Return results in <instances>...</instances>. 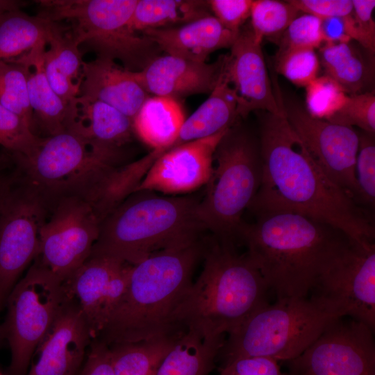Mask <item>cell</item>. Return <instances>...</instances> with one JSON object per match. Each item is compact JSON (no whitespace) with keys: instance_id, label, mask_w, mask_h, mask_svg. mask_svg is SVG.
Returning a JSON list of instances; mask_svg holds the SVG:
<instances>
[{"instance_id":"1","label":"cell","mask_w":375,"mask_h":375,"mask_svg":"<svg viewBox=\"0 0 375 375\" xmlns=\"http://www.w3.org/2000/svg\"><path fill=\"white\" fill-rule=\"evenodd\" d=\"M258 142L262 179L248 209L297 212L338 229L356 242L374 243L375 228L367 210L326 176L285 115L265 113Z\"/></svg>"},{"instance_id":"2","label":"cell","mask_w":375,"mask_h":375,"mask_svg":"<svg viewBox=\"0 0 375 375\" xmlns=\"http://www.w3.org/2000/svg\"><path fill=\"white\" fill-rule=\"evenodd\" d=\"M237 234L276 299L308 297L326 265L350 240L338 229L286 210L253 212Z\"/></svg>"},{"instance_id":"3","label":"cell","mask_w":375,"mask_h":375,"mask_svg":"<svg viewBox=\"0 0 375 375\" xmlns=\"http://www.w3.org/2000/svg\"><path fill=\"white\" fill-rule=\"evenodd\" d=\"M204 244L161 250L131 265L126 290L97 338L108 346L175 334L173 316L192 284Z\"/></svg>"},{"instance_id":"4","label":"cell","mask_w":375,"mask_h":375,"mask_svg":"<svg viewBox=\"0 0 375 375\" xmlns=\"http://www.w3.org/2000/svg\"><path fill=\"white\" fill-rule=\"evenodd\" d=\"M199 276L174 313L178 331L203 339L223 338L252 313L269 304L270 292L260 272L234 242L213 238L204 244Z\"/></svg>"},{"instance_id":"5","label":"cell","mask_w":375,"mask_h":375,"mask_svg":"<svg viewBox=\"0 0 375 375\" xmlns=\"http://www.w3.org/2000/svg\"><path fill=\"white\" fill-rule=\"evenodd\" d=\"M192 196L134 192L102 219L90 256H107L135 265L152 253L194 242L206 231Z\"/></svg>"},{"instance_id":"6","label":"cell","mask_w":375,"mask_h":375,"mask_svg":"<svg viewBox=\"0 0 375 375\" xmlns=\"http://www.w3.org/2000/svg\"><path fill=\"white\" fill-rule=\"evenodd\" d=\"M12 155L25 174L26 185L47 201L79 197L90 202L97 212L119 167V151L69 130L44 138L28 156Z\"/></svg>"},{"instance_id":"7","label":"cell","mask_w":375,"mask_h":375,"mask_svg":"<svg viewBox=\"0 0 375 375\" xmlns=\"http://www.w3.org/2000/svg\"><path fill=\"white\" fill-rule=\"evenodd\" d=\"M38 15L51 22L70 23L76 45H87L97 58L119 60L131 72L143 69L161 52L149 38L131 26L138 0L38 1Z\"/></svg>"},{"instance_id":"8","label":"cell","mask_w":375,"mask_h":375,"mask_svg":"<svg viewBox=\"0 0 375 375\" xmlns=\"http://www.w3.org/2000/svg\"><path fill=\"white\" fill-rule=\"evenodd\" d=\"M338 318L309 297L276 299L228 334L217 356L221 365L250 356L288 362L303 353Z\"/></svg>"},{"instance_id":"9","label":"cell","mask_w":375,"mask_h":375,"mask_svg":"<svg viewBox=\"0 0 375 375\" xmlns=\"http://www.w3.org/2000/svg\"><path fill=\"white\" fill-rule=\"evenodd\" d=\"M213 170L197 214L206 231L235 242L242 216L255 198L262 179L259 142L234 125L219 141Z\"/></svg>"},{"instance_id":"10","label":"cell","mask_w":375,"mask_h":375,"mask_svg":"<svg viewBox=\"0 0 375 375\" xmlns=\"http://www.w3.org/2000/svg\"><path fill=\"white\" fill-rule=\"evenodd\" d=\"M65 301L63 282L36 260L6 301L1 333L10 348V375L25 374Z\"/></svg>"},{"instance_id":"11","label":"cell","mask_w":375,"mask_h":375,"mask_svg":"<svg viewBox=\"0 0 375 375\" xmlns=\"http://www.w3.org/2000/svg\"><path fill=\"white\" fill-rule=\"evenodd\" d=\"M308 297L326 312L375 328V244L351 240L326 265Z\"/></svg>"},{"instance_id":"12","label":"cell","mask_w":375,"mask_h":375,"mask_svg":"<svg viewBox=\"0 0 375 375\" xmlns=\"http://www.w3.org/2000/svg\"><path fill=\"white\" fill-rule=\"evenodd\" d=\"M101 219L88 201L76 197L57 201L40 233L35 258L62 282L90 256Z\"/></svg>"},{"instance_id":"13","label":"cell","mask_w":375,"mask_h":375,"mask_svg":"<svg viewBox=\"0 0 375 375\" xmlns=\"http://www.w3.org/2000/svg\"><path fill=\"white\" fill-rule=\"evenodd\" d=\"M47 206L46 199L27 185L6 197L0 210V308L38 254Z\"/></svg>"},{"instance_id":"14","label":"cell","mask_w":375,"mask_h":375,"mask_svg":"<svg viewBox=\"0 0 375 375\" xmlns=\"http://www.w3.org/2000/svg\"><path fill=\"white\" fill-rule=\"evenodd\" d=\"M342 318L299 357L288 361L290 375H375L374 331L351 318Z\"/></svg>"},{"instance_id":"15","label":"cell","mask_w":375,"mask_h":375,"mask_svg":"<svg viewBox=\"0 0 375 375\" xmlns=\"http://www.w3.org/2000/svg\"><path fill=\"white\" fill-rule=\"evenodd\" d=\"M283 109L287 121L314 161L358 203L355 167L358 133L353 127L313 117L296 102L283 103Z\"/></svg>"},{"instance_id":"16","label":"cell","mask_w":375,"mask_h":375,"mask_svg":"<svg viewBox=\"0 0 375 375\" xmlns=\"http://www.w3.org/2000/svg\"><path fill=\"white\" fill-rule=\"evenodd\" d=\"M131 265L107 256H90L63 282L66 299L77 306L92 339L99 337L122 298Z\"/></svg>"},{"instance_id":"17","label":"cell","mask_w":375,"mask_h":375,"mask_svg":"<svg viewBox=\"0 0 375 375\" xmlns=\"http://www.w3.org/2000/svg\"><path fill=\"white\" fill-rule=\"evenodd\" d=\"M228 130L164 152L151 165L133 192L151 191L180 196L206 185L212 176L215 149Z\"/></svg>"},{"instance_id":"18","label":"cell","mask_w":375,"mask_h":375,"mask_svg":"<svg viewBox=\"0 0 375 375\" xmlns=\"http://www.w3.org/2000/svg\"><path fill=\"white\" fill-rule=\"evenodd\" d=\"M225 70L235 94L239 117H246L256 110L284 115L283 99L272 89L261 44L250 25L241 28L231 47Z\"/></svg>"},{"instance_id":"19","label":"cell","mask_w":375,"mask_h":375,"mask_svg":"<svg viewBox=\"0 0 375 375\" xmlns=\"http://www.w3.org/2000/svg\"><path fill=\"white\" fill-rule=\"evenodd\" d=\"M226 54L211 63L159 56L143 69L131 72L132 77L149 94L176 99L196 94L210 93L224 67Z\"/></svg>"},{"instance_id":"20","label":"cell","mask_w":375,"mask_h":375,"mask_svg":"<svg viewBox=\"0 0 375 375\" xmlns=\"http://www.w3.org/2000/svg\"><path fill=\"white\" fill-rule=\"evenodd\" d=\"M92 338L76 306L66 299L49 333L38 346L27 375H76Z\"/></svg>"},{"instance_id":"21","label":"cell","mask_w":375,"mask_h":375,"mask_svg":"<svg viewBox=\"0 0 375 375\" xmlns=\"http://www.w3.org/2000/svg\"><path fill=\"white\" fill-rule=\"evenodd\" d=\"M78 97L105 103L133 121L149 96L130 71L112 60L97 58L90 62L83 61Z\"/></svg>"},{"instance_id":"22","label":"cell","mask_w":375,"mask_h":375,"mask_svg":"<svg viewBox=\"0 0 375 375\" xmlns=\"http://www.w3.org/2000/svg\"><path fill=\"white\" fill-rule=\"evenodd\" d=\"M141 33L167 55L196 62H206L214 51L231 48L238 35L211 15L180 26L147 29Z\"/></svg>"},{"instance_id":"23","label":"cell","mask_w":375,"mask_h":375,"mask_svg":"<svg viewBox=\"0 0 375 375\" xmlns=\"http://www.w3.org/2000/svg\"><path fill=\"white\" fill-rule=\"evenodd\" d=\"M46 45L47 42H41L24 55L6 61L14 62L23 69L33 121L37 122L49 137L68 130L69 114L47 79L43 65Z\"/></svg>"},{"instance_id":"24","label":"cell","mask_w":375,"mask_h":375,"mask_svg":"<svg viewBox=\"0 0 375 375\" xmlns=\"http://www.w3.org/2000/svg\"><path fill=\"white\" fill-rule=\"evenodd\" d=\"M83 63L79 47L69 30L52 22L43 53L44 69L49 85L67 106L69 115L79 94Z\"/></svg>"},{"instance_id":"25","label":"cell","mask_w":375,"mask_h":375,"mask_svg":"<svg viewBox=\"0 0 375 375\" xmlns=\"http://www.w3.org/2000/svg\"><path fill=\"white\" fill-rule=\"evenodd\" d=\"M69 119V131L116 151L131 140L134 133L133 120L119 110L81 97L76 98Z\"/></svg>"},{"instance_id":"26","label":"cell","mask_w":375,"mask_h":375,"mask_svg":"<svg viewBox=\"0 0 375 375\" xmlns=\"http://www.w3.org/2000/svg\"><path fill=\"white\" fill-rule=\"evenodd\" d=\"M238 117L235 94L224 65L218 82L209 97L185 119L172 148L228 130L235 125Z\"/></svg>"},{"instance_id":"27","label":"cell","mask_w":375,"mask_h":375,"mask_svg":"<svg viewBox=\"0 0 375 375\" xmlns=\"http://www.w3.org/2000/svg\"><path fill=\"white\" fill-rule=\"evenodd\" d=\"M317 55L325 75L337 82L348 95L368 92L374 81L373 53L351 40L324 43Z\"/></svg>"},{"instance_id":"28","label":"cell","mask_w":375,"mask_h":375,"mask_svg":"<svg viewBox=\"0 0 375 375\" xmlns=\"http://www.w3.org/2000/svg\"><path fill=\"white\" fill-rule=\"evenodd\" d=\"M185 120L176 99L167 97H149L133 121V131L159 157L170 149Z\"/></svg>"},{"instance_id":"29","label":"cell","mask_w":375,"mask_h":375,"mask_svg":"<svg viewBox=\"0 0 375 375\" xmlns=\"http://www.w3.org/2000/svg\"><path fill=\"white\" fill-rule=\"evenodd\" d=\"M223 338L203 339L185 330L158 366L154 375H208L224 344Z\"/></svg>"},{"instance_id":"30","label":"cell","mask_w":375,"mask_h":375,"mask_svg":"<svg viewBox=\"0 0 375 375\" xmlns=\"http://www.w3.org/2000/svg\"><path fill=\"white\" fill-rule=\"evenodd\" d=\"M208 1L138 0L131 26L141 33L147 29L174 27L210 15Z\"/></svg>"},{"instance_id":"31","label":"cell","mask_w":375,"mask_h":375,"mask_svg":"<svg viewBox=\"0 0 375 375\" xmlns=\"http://www.w3.org/2000/svg\"><path fill=\"white\" fill-rule=\"evenodd\" d=\"M52 22L20 9L0 15V61L19 58L47 42Z\"/></svg>"},{"instance_id":"32","label":"cell","mask_w":375,"mask_h":375,"mask_svg":"<svg viewBox=\"0 0 375 375\" xmlns=\"http://www.w3.org/2000/svg\"><path fill=\"white\" fill-rule=\"evenodd\" d=\"M183 331L140 342L109 346L115 375H154Z\"/></svg>"},{"instance_id":"33","label":"cell","mask_w":375,"mask_h":375,"mask_svg":"<svg viewBox=\"0 0 375 375\" xmlns=\"http://www.w3.org/2000/svg\"><path fill=\"white\" fill-rule=\"evenodd\" d=\"M299 12L288 1H253L249 17L256 40L261 44L267 38L276 42Z\"/></svg>"},{"instance_id":"34","label":"cell","mask_w":375,"mask_h":375,"mask_svg":"<svg viewBox=\"0 0 375 375\" xmlns=\"http://www.w3.org/2000/svg\"><path fill=\"white\" fill-rule=\"evenodd\" d=\"M0 104L22 117L33 130L26 75L22 67L12 61H0Z\"/></svg>"},{"instance_id":"35","label":"cell","mask_w":375,"mask_h":375,"mask_svg":"<svg viewBox=\"0 0 375 375\" xmlns=\"http://www.w3.org/2000/svg\"><path fill=\"white\" fill-rule=\"evenodd\" d=\"M306 110L313 117L327 120L345 103L348 94L330 77L317 76L306 87Z\"/></svg>"},{"instance_id":"36","label":"cell","mask_w":375,"mask_h":375,"mask_svg":"<svg viewBox=\"0 0 375 375\" xmlns=\"http://www.w3.org/2000/svg\"><path fill=\"white\" fill-rule=\"evenodd\" d=\"M43 139L22 117L0 104V146L12 153L28 156Z\"/></svg>"},{"instance_id":"37","label":"cell","mask_w":375,"mask_h":375,"mask_svg":"<svg viewBox=\"0 0 375 375\" xmlns=\"http://www.w3.org/2000/svg\"><path fill=\"white\" fill-rule=\"evenodd\" d=\"M320 62L317 53L312 49H292L276 56L277 72L293 84L306 87L317 76Z\"/></svg>"},{"instance_id":"38","label":"cell","mask_w":375,"mask_h":375,"mask_svg":"<svg viewBox=\"0 0 375 375\" xmlns=\"http://www.w3.org/2000/svg\"><path fill=\"white\" fill-rule=\"evenodd\" d=\"M355 174L358 203L374 209L375 203V142L373 134L359 133ZM363 208V207H362Z\"/></svg>"},{"instance_id":"39","label":"cell","mask_w":375,"mask_h":375,"mask_svg":"<svg viewBox=\"0 0 375 375\" xmlns=\"http://www.w3.org/2000/svg\"><path fill=\"white\" fill-rule=\"evenodd\" d=\"M326 121L358 126L363 132L374 135L375 95L372 91L349 95L342 108Z\"/></svg>"},{"instance_id":"40","label":"cell","mask_w":375,"mask_h":375,"mask_svg":"<svg viewBox=\"0 0 375 375\" xmlns=\"http://www.w3.org/2000/svg\"><path fill=\"white\" fill-rule=\"evenodd\" d=\"M322 20L311 15H298L284 31L276 43L277 53L298 49L319 48L324 43Z\"/></svg>"},{"instance_id":"41","label":"cell","mask_w":375,"mask_h":375,"mask_svg":"<svg viewBox=\"0 0 375 375\" xmlns=\"http://www.w3.org/2000/svg\"><path fill=\"white\" fill-rule=\"evenodd\" d=\"M214 17L228 30L238 34L250 17L252 0L208 1Z\"/></svg>"},{"instance_id":"42","label":"cell","mask_w":375,"mask_h":375,"mask_svg":"<svg viewBox=\"0 0 375 375\" xmlns=\"http://www.w3.org/2000/svg\"><path fill=\"white\" fill-rule=\"evenodd\" d=\"M219 375H289L282 372L278 361L269 357H240L219 367Z\"/></svg>"},{"instance_id":"43","label":"cell","mask_w":375,"mask_h":375,"mask_svg":"<svg viewBox=\"0 0 375 375\" xmlns=\"http://www.w3.org/2000/svg\"><path fill=\"white\" fill-rule=\"evenodd\" d=\"M352 15L355 22L356 40L369 52H375V22L372 12L375 8L374 0H353Z\"/></svg>"},{"instance_id":"44","label":"cell","mask_w":375,"mask_h":375,"mask_svg":"<svg viewBox=\"0 0 375 375\" xmlns=\"http://www.w3.org/2000/svg\"><path fill=\"white\" fill-rule=\"evenodd\" d=\"M300 12L318 17L321 20L349 15L353 12L351 0H290Z\"/></svg>"},{"instance_id":"45","label":"cell","mask_w":375,"mask_h":375,"mask_svg":"<svg viewBox=\"0 0 375 375\" xmlns=\"http://www.w3.org/2000/svg\"><path fill=\"white\" fill-rule=\"evenodd\" d=\"M79 375H115L110 347L99 338L92 339Z\"/></svg>"},{"instance_id":"46","label":"cell","mask_w":375,"mask_h":375,"mask_svg":"<svg viewBox=\"0 0 375 375\" xmlns=\"http://www.w3.org/2000/svg\"><path fill=\"white\" fill-rule=\"evenodd\" d=\"M321 26L324 43L338 44L356 40L355 22L352 13L344 17L322 19Z\"/></svg>"},{"instance_id":"47","label":"cell","mask_w":375,"mask_h":375,"mask_svg":"<svg viewBox=\"0 0 375 375\" xmlns=\"http://www.w3.org/2000/svg\"><path fill=\"white\" fill-rule=\"evenodd\" d=\"M22 5V3L19 1L0 0V15L12 10L20 9Z\"/></svg>"},{"instance_id":"48","label":"cell","mask_w":375,"mask_h":375,"mask_svg":"<svg viewBox=\"0 0 375 375\" xmlns=\"http://www.w3.org/2000/svg\"><path fill=\"white\" fill-rule=\"evenodd\" d=\"M8 191H7L4 186L2 185L1 182L0 181V210L1 208V206L4 202V200L6 199V197L8 194Z\"/></svg>"},{"instance_id":"49","label":"cell","mask_w":375,"mask_h":375,"mask_svg":"<svg viewBox=\"0 0 375 375\" xmlns=\"http://www.w3.org/2000/svg\"><path fill=\"white\" fill-rule=\"evenodd\" d=\"M0 375H3V374L0 372Z\"/></svg>"},{"instance_id":"50","label":"cell","mask_w":375,"mask_h":375,"mask_svg":"<svg viewBox=\"0 0 375 375\" xmlns=\"http://www.w3.org/2000/svg\"><path fill=\"white\" fill-rule=\"evenodd\" d=\"M290 375V374H289Z\"/></svg>"}]
</instances>
